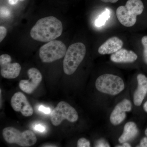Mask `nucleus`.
Masks as SVG:
<instances>
[{
  "label": "nucleus",
  "mask_w": 147,
  "mask_h": 147,
  "mask_svg": "<svg viewBox=\"0 0 147 147\" xmlns=\"http://www.w3.org/2000/svg\"><path fill=\"white\" fill-rule=\"evenodd\" d=\"M38 110H39V111L47 114H50L51 111L50 108H46V107L42 106V105L40 106L39 108H38Z\"/></svg>",
  "instance_id": "obj_21"
},
{
  "label": "nucleus",
  "mask_w": 147,
  "mask_h": 147,
  "mask_svg": "<svg viewBox=\"0 0 147 147\" xmlns=\"http://www.w3.org/2000/svg\"><path fill=\"white\" fill-rule=\"evenodd\" d=\"M138 56L133 51L121 48L120 50L112 54L110 60L117 63H129L137 60Z\"/></svg>",
  "instance_id": "obj_14"
},
{
  "label": "nucleus",
  "mask_w": 147,
  "mask_h": 147,
  "mask_svg": "<svg viewBox=\"0 0 147 147\" xmlns=\"http://www.w3.org/2000/svg\"><path fill=\"white\" fill-rule=\"evenodd\" d=\"M132 105L131 101L127 99H124L119 102L110 116V121L114 125H117L121 123L126 117V112L131 111Z\"/></svg>",
  "instance_id": "obj_11"
},
{
  "label": "nucleus",
  "mask_w": 147,
  "mask_h": 147,
  "mask_svg": "<svg viewBox=\"0 0 147 147\" xmlns=\"http://www.w3.org/2000/svg\"><path fill=\"white\" fill-rule=\"evenodd\" d=\"M19 1H24V0H19Z\"/></svg>",
  "instance_id": "obj_29"
},
{
  "label": "nucleus",
  "mask_w": 147,
  "mask_h": 147,
  "mask_svg": "<svg viewBox=\"0 0 147 147\" xmlns=\"http://www.w3.org/2000/svg\"><path fill=\"white\" fill-rule=\"evenodd\" d=\"M142 45L144 46L143 58L145 63L147 65V36H143L142 39Z\"/></svg>",
  "instance_id": "obj_17"
},
{
  "label": "nucleus",
  "mask_w": 147,
  "mask_h": 147,
  "mask_svg": "<svg viewBox=\"0 0 147 147\" xmlns=\"http://www.w3.org/2000/svg\"><path fill=\"white\" fill-rule=\"evenodd\" d=\"M34 128L35 130L37 131H39V132H44L45 130V127L40 124L37 125H35Z\"/></svg>",
  "instance_id": "obj_22"
},
{
  "label": "nucleus",
  "mask_w": 147,
  "mask_h": 147,
  "mask_svg": "<svg viewBox=\"0 0 147 147\" xmlns=\"http://www.w3.org/2000/svg\"><path fill=\"white\" fill-rule=\"evenodd\" d=\"M144 9V4L141 0H128L125 5L118 7L116 14L122 25L131 27L136 24L137 16L142 14Z\"/></svg>",
  "instance_id": "obj_2"
},
{
  "label": "nucleus",
  "mask_w": 147,
  "mask_h": 147,
  "mask_svg": "<svg viewBox=\"0 0 147 147\" xmlns=\"http://www.w3.org/2000/svg\"><path fill=\"white\" fill-rule=\"evenodd\" d=\"M11 105L16 112H21L23 116L28 117L33 114V109L27 97L21 92L15 93L11 100Z\"/></svg>",
  "instance_id": "obj_10"
},
{
  "label": "nucleus",
  "mask_w": 147,
  "mask_h": 147,
  "mask_svg": "<svg viewBox=\"0 0 147 147\" xmlns=\"http://www.w3.org/2000/svg\"><path fill=\"white\" fill-rule=\"evenodd\" d=\"M103 2L107 3H115L117 2L119 0H101Z\"/></svg>",
  "instance_id": "obj_24"
},
{
  "label": "nucleus",
  "mask_w": 147,
  "mask_h": 147,
  "mask_svg": "<svg viewBox=\"0 0 147 147\" xmlns=\"http://www.w3.org/2000/svg\"><path fill=\"white\" fill-rule=\"evenodd\" d=\"M29 80H22L19 82V86L23 92L31 94L38 86L42 80V76L37 69L32 67L28 71Z\"/></svg>",
  "instance_id": "obj_9"
},
{
  "label": "nucleus",
  "mask_w": 147,
  "mask_h": 147,
  "mask_svg": "<svg viewBox=\"0 0 147 147\" xmlns=\"http://www.w3.org/2000/svg\"><path fill=\"white\" fill-rule=\"evenodd\" d=\"M143 108H144V110L147 113V100L145 102L144 104V106H143Z\"/></svg>",
  "instance_id": "obj_27"
},
{
  "label": "nucleus",
  "mask_w": 147,
  "mask_h": 147,
  "mask_svg": "<svg viewBox=\"0 0 147 147\" xmlns=\"http://www.w3.org/2000/svg\"><path fill=\"white\" fill-rule=\"evenodd\" d=\"M110 11L107 9H106L105 11L101 13L97 18L95 22L96 26L99 27L105 25V22L110 18Z\"/></svg>",
  "instance_id": "obj_16"
},
{
  "label": "nucleus",
  "mask_w": 147,
  "mask_h": 147,
  "mask_svg": "<svg viewBox=\"0 0 147 147\" xmlns=\"http://www.w3.org/2000/svg\"><path fill=\"white\" fill-rule=\"evenodd\" d=\"M3 136L8 144H16L21 147L32 146L37 142L36 137L33 131L26 130L21 132L11 127H5L3 129Z\"/></svg>",
  "instance_id": "obj_4"
},
{
  "label": "nucleus",
  "mask_w": 147,
  "mask_h": 147,
  "mask_svg": "<svg viewBox=\"0 0 147 147\" xmlns=\"http://www.w3.org/2000/svg\"><path fill=\"white\" fill-rule=\"evenodd\" d=\"M18 0H9V3L11 5H14L17 3Z\"/></svg>",
  "instance_id": "obj_25"
},
{
  "label": "nucleus",
  "mask_w": 147,
  "mask_h": 147,
  "mask_svg": "<svg viewBox=\"0 0 147 147\" xmlns=\"http://www.w3.org/2000/svg\"><path fill=\"white\" fill-rule=\"evenodd\" d=\"M11 57L9 55L3 54L0 56L1 75L5 79H15L21 72V65L18 63H11Z\"/></svg>",
  "instance_id": "obj_8"
},
{
  "label": "nucleus",
  "mask_w": 147,
  "mask_h": 147,
  "mask_svg": "<svg viewBox=\"0 0 147 147\" xmlns=\"http://www.w3.org/2000/svg\"><path fill=\"white\" fill-rule=\"evenodd\" d=\"M138 87L134 94V103L136 106L142 105L147 94V77L144 74H138L137 76Z\"/></svg>",
  "instance_id": "obj_13"
},
{
  "label": "nucleus",
  "mask_w": 147,
  "mask_h": 147,
  "mask_svg": "<svg viewBox=\"0 0 147 147\" xmlns=\"http://www.w3.org/2000/svg\"><path fill=\"white\" fill-rule=\"evenodd\" d=\"M139 130L137 125L133 122H129L125 124L124 127L123 134L119 139L121 144L128 142L137 136Z\"/></svg>",
  "instance_id": "obj_15"
},
{
  "label": "nucleus",
  "mask_w": 147,
  "mask_h": 147,
  "mask_svg": "<svg viewBox=\"0 0 147 147\" xmlns=\"http://www.w3.org/2000/svg\"><path fill=\"white\" fill-rule=\"evenodd\" d=\"M63 27L59 20L54 16L39 19L31 30L33 39L40 42H49L60 36Z\"/></svg>",
  "instance_id": "obj_1"
},
{
  "label": "nucleus",
  "mask_w": 147,
  "mask_h": 147,
  "mask_svg": "<svg viewBox=\"0 0 147 147\" xmlns=\"http://www.w3.org/2000/svg\"><path fill=\"white\" fill-rule=\"evenodd\" d=\"M123 42L117 37L113 36L107 40L98 49L100 55H109L116 53L122 48Z\"/></svg>",
  "instance_id": "obj_12"
},
{
  "label": "nucleus",
  "mask_w": 147,
  "mask_h": 147,
  "mask_svg": "<svg viewBox=\"0 0 147 147\" xmlns=\"http://www.w3.org/2000/svg\"><path fill=\"white\" fill-rule=\"evenodd\" d=\"M139 147H147V137H144L140 142Z\"/></svg>",
  "instance_id": "obj_23"
},
{
  "label": "nucleus",
  "mask_w": 147,
  "mask_h": 147,
  "mask_svg": "<svg viewBox=\"0 0 147 147\" xmlns=\"http://www.w3.org/2000/svg\"><path fill=\"white\" fill-rule=\"evenodd\" d=\"M7 33V30L3 26L0 27V42H1L5 38Z\"/></svg>",
  "instance_id": "obj_19"
},
{
  "label": "nucleus",
  "mask_w": 147,
  "mask_h": 147,
  "mask_svg": "<svg viewBox=\"0 0 147 147\" xmlns=\"http://www.w3.org/2000/svg\"><path fill=\"white\" fill-rule=\"evenodd\" d=\"M95 86L98 90L101 92L116 95L123 90L125 84L123 80L119 76L105 74L97 78Z\"/></svg>",
  "instance_id": "obj_5"
},
{
  "label": "nucleus",
  "mask_w": 147,
  "mask_h": 147,
  "mask_svg": "<svg viewBox=\"0 0 147 147\" xmlns=\"http://www.w3.org/2000/svg\"><path fill=\"white\" fill-rule=\"evenodd\" d=\"M145 133L146 136L147 137V128L146 129V130H145Z\"/></svg>",
  "instance_id": "obj_28"
},
{
  "label": "nucleus",
  "mask_w": 147,
  "mask_h": 147,
  "mask_svg": "<svg viewBox=\"0 0 147 147\" xmlns=\"http://www.w3.org/2000/svg\"><path fill=\"white\" fill-rule=\"evenodd\" d=\"M96 147H110V146L108 143L103 139H100L96 143Z\"/></svg>",
  "instance_id": "obj_20"
},
{
  "label": "nucleus",
  "mask_w": 147,
  "mask_h": 147,
  "mask_svg": "<svg viewBox=\"0 0 147 147\" xmlns=\"http://www.w3.org/2000/svg\"><path fill=\"white\" fill-rule=\"evenodd\" d=\"M86 52V47L82 42L71 44L67 50L63 61L64 72L71 75L76 71L84 60Z\"/></svg>",
  "instance_id": "obj_3"
},
{
  "label": "nucleus",
  "mask_w": 147,
  "mask_h": 147,
  "mask_svg": "<svg viewBox=\"0 0 147 147\" xmlns=\"http://www.w3.org/2000/svg\"><path fill=\"white\" fill-rule=\"evenodd\" d=\"M79 118L78 113L73 107L67 102L61 101L52 111L50 116L52 123L54 126L59 125L64 120L74 123Z\"/></svg>",
  "instance_id": "obj_7"
},
{
  "label": "nucleus",
  "mask_w": 147,
  "mask_h": 147,
  "mask_svg": "<svg viewBox=\"0 0 147 147\" xmlns=\"http://www.w3.org/2000/svg\"><path fill=\"white\" fill-rule=\"evenodd\" d=\"M77 147H89L90 146V143L88 140L86 138H82L79 139L77 142Z\"/></svg>",
  "instance_id": "obj_18"
},
{
  "label": "nucleus",
  "mask_w": 147,
  "mask_h": 147,
  "mask_svg": "<svg viewBox=\"0 0 147 147\" xmlns=\"http://www.w3.org/2000/svg\"><path fill=\"white\" fill-rule=\"evenodd\" d=\"M117 147H131V146H130V145L128 143H126V142H125V143H123V144L122 145H121V146H117Z\"/></svg>",
  "instance_id": "obj_26"
},
{
  "label": "nucleus",
  "mask_w": 147,
  "mask_h": 147,
  "mask_svg": "<svg viewBox=\"0 0 147 147\" xmlns=\"http://www.w3.org/2000/svg\"><path fill=\"white\" fill-rule=\"evenodd\" d=\"M66 51V47L63 42L52 40L40 47V58L43 62L50 63L63 57Z\"/></svg>",
  "instance_id": "obj_6"
}]
</instances>
